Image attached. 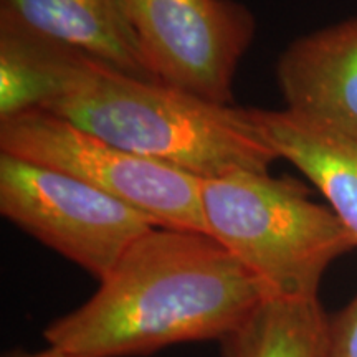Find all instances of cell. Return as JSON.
Listing matches in <instances>:
<instances>
[{"instance_id": "cell-1", "label": "cell", "mask_w": 357, "mask_h": 357, "mask_svg": "<svg viewBox=\"0 0 357 357\" xmlns=\"http://www.w3.org/2000/svg\"><path fill=\"white\" fill-rule=\"evenodd\" d=\"M33 109L202 178L268 172L278 159L248 109L132 77L3 20L0 116Z\"/></svg>"}, {"instance_id": "cell-2", "label": "cell", "mask_w": 357, "mask_h": 357, "mask_svg": "<svg viewBox=\"0 0 357 357\" xmlns=\"http://www.w3.org/2000/svg\"><path fill=\"white\" fill-rule=\"evenodd\" d=\"M266 298L260 281L211 235L153 227L43 337L83 357H142L220 342Z\"/></svg>"}, {"instance_id": "cell-3", "label": "cell", "mask_w": 357, "mask_h": 357, "mask_svg": "<svg viewBox=\"0 0 357 357\" xmlns=\"http://www.w3.org/2000/svg\"><path fill=\"white\" fill-rule=\"evenodd\" d=\"M202 211L207 235L260 281L268 298H318L328 268L357 248L305 184L270 172L202 178Z\"/></svg>"}, {"instance_id": "cell-4", "label": "cell", "mask_w": 357, "mask_h": 357, "mask_svg": "<svg viewBox=\"0 0 357 357\" xmlns=\"http://www.w3.org/2000/svg\"><path fill=\"white\" fill-rule=\"evenodd\" d=\"M0 153L77 177L144 213L155 227L207 234L202 177L129 153L47 111L0 121Z\"/></svg>"}, {"instance_id": "cell-5", "label": "cell", "mask_w": 357, "mask_h": 357, "mask_svg": "<svg viewBox=\"0 0 357 357\" xmlns=\"http://www.w3.org/2000/svg\"><path fill=\"white\" fill-rule=\"evenodd\" d=\"M0 213L98 281L155 227L144 213L77 177L3 153Z\"/></svg>"}, {"instance_id": "cell-6", "label": "cell", "mask_w": 357, "mask_h": 357, "mask_svg": "<svg viewBox=\"0 0 357 357\" xmlns=\"http://www.w3.org/2000/svg\"><path fill=\"white\" fill-rule=\"evenodd\" d=\"M128 15L160 83L231 105L240 60L255 37L253 13L236 0H126Z\"/></svg>"}, {"instance_id": "cell-7", "label": "cell", "mask_w": 357, "mask_h": 357, "mask_svg": "<svg viewBox=\"0 0 357 357\" xmlns=\"http://www.w3.org/2000/svg\"><path fill=\"white\" fill-rule=\"evenodd\" d=\"M276 79L284 109L357 141V17L289 43Z\"/></svg>"}, {"instance_id": "cell-8", "label": "cell", "mask_w": 357, "mask_h": 357, "mask_svg": "<svg viewBox=\"0 0 357 357\" xmlns=\"http://www.w3.org/2000/svg\"><path fill=\"white\" fill-rule=\"evenodd\" d=\"M0 19L132 77L159 82L141 50L126 0H0Z\"/></svg>"}, {"instance_id": "cell-9", "label": "cell", "mask_w": 357, "mask_h": 357, "mask_svg": "<svg viewBox=\"0 0 357 357\" xmlns=\"http://www.w3.org/2000/svg\"><path fill=\"white\" fill-rule=\"evenodd\" d=\"M278 159L288 160L328 202L357 245V141L287 109H248Z\"/></svg>"}, {"instance_id": "cell-10", "label": "cell", "mask_w": 357, "mask_h": 357, "mask_svg": "<svg viewBox=\"0 0 357 357\" xmlns=\"http://www.w3.org/2000/svg\"><path fill=\"white\" fill-rule=\"evenodd\" d=\"M328 312L319 298H266L218 342L222 357H324Z\"/></svg>"}, {"instance_id": "cell-11", "label": "cell", "mask_w": 357, "mask_h": 357, "mask_svg": "<svg viewBox=\"0 0 357 357\" xmlns=\"http://www.w3.org/2000/svg\"><path fill=\"white\" fill-rule=\"evenodd\" d=\"M324 357H357V293L326 318Z\"/></svg>"}, {"instance_id": "cell-12", "label": "cell", "mask_w": 357, "mask_h": 357, "mask_svg": "<svg viewBox=\"0 0 357 357\" xmlns=\"http://www.w3.org/2000/svg\"><path fill=\"white\" fill-rule=\"evenodd\" d=\"M2 357H83V356L71 354V352L65 351V349H60V347L47 344L45 349H40V351L13 349V351L6 352V354H3Z\"/></svg>"}]
</instances>
